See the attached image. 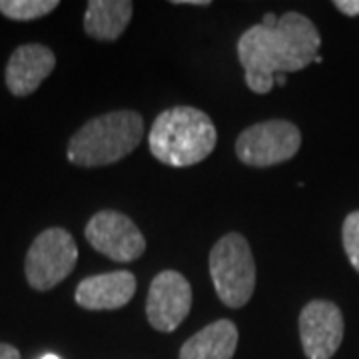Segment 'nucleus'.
Segmentation results:
<instances>
[{"label":"nucleus","mask_w":359,"mask_h":359,"mask_svg":"<svg viewBox=\"0 0 359 359\" xmlns=\"http://www.w3.org/2000/svg\"><path fill=\"white\" fill-rule=\"evenodd\" d=\"M321 36L316 25L299 13H285L278 25H254L238 40V58L245 84L256 94L273 90L276 74L297 72L316 62Z\"/></svg>","instance_id":"f257e3e1"},{"label":"nucleus","mask_w":359,"mask_h":359,"mask_svg":"<svg viewBox=\"0 0 359 359\" xmlns=\"http://www.w3.org/2000/svg\"><path fill=\"white\" fill-rule=\"evenodd\" d=\"M218 132L212 118L194 106H174L156 118L148 134L150 152L172 168L200 164L214 152Z\"/></svg>","instance_id":"f03ea898"},{"label":"nucleus","mask_w":359,"mask_h":359,"mask_svg":"<svg viewBox=\"0 0 359 359\" xmlns=\"http://www.w3.org/2000/svg\"><path fill=\"white\" fill-rule=\"evenodd\" d=\"M144 136V120L134 110H116L88 120L68 142V160L100 168L132 154Z\"/></svg>","instance_id":"7ed1b4c3"},{"label":"nucleus","mask_w":359,"mask_h":359,"mask_svg":"<svg viewBox=\"0 0 359 359\" xmlns=\"http://www.w3.org/2000/svg\"><path fill=\"white\" fill-rule=\"evenodd\" d=\"M210 276L216 294L228 308H244L256 290V262L242 233L219 238L210 252Z\"/></svg>","instance_id":"20e7f679"},{"label":"nucleus","mask_w":359,"mask_h":359,"mask_svg":"<svg viewBox=\"0 0 359 359\" xmlns=\"http://www.w3.org/2000/svg\"><path fill=\"white\" fill-rule=\"evenodd\" d=\"M78 248L70 231L48 228L36 236L26 254V280L30 287L48 292L76 268Z\"/></svg>","instance_id":"39448f33"},{"label":"nucleus","mask_w":359,"mask_h":359,"mask_svg":"<svg viewBox=\"0 0 359 359\" xmlns=\"http://www.w3.org/2000/svg\"><path fill=\"white\" fill-rule=\"evenodd\" d=\"M302 148V132L287 120H268L245 128L236 142L240 162L252 168H269L292 160Z\"/></svg>","instance_id":"423d86ee"},{"label":"nucleus","mask_w":359,"mask_h":359,"mask_svg":"<svg viewBox=\"0 0 359 359\" xmlns=\"http://www.w3.org/2000/svg\"><path fill=\"white\" fill-rule=\"evenodd\" d=\"M84 236L96 252L120 264L134 262L146 252V240L138 226L114 210L94 214L86 224Z\"/></svg>","instance_id":"0eeeda50"},{"label":"nucleus","mask_w":359,"mask_h":359,"mask_svg":"<svg viewBox=\"0 0 359 359\" xmlns=\"http://www.w3.org/2000/svg\"><path fill=\"white\" fill-rule=\"evenodd\" d=\"M192 309L190 282L174 269H164L156 276L146 299V316L156 332L170 334L188 318Z\"/></svg>","instance_id":"6e6552de"},{"label":"nucleus","mask_w":359,"mask_h":359,"mask_svg":"<svg viewBox=\"0 0 359 359\" xmlns=\"http://www.w3.org/2000/svg\"><path fill=\"white\" fill-rule=\"evenodd\" d=\"M344 316L334 302L313 299L299 313V339L308 359H332L344 341Z\"/></svg>","instance_id":"1a4fd4ad"},{"label":"nucleus","mask_w":359,"mask_h":359,"mask_svg":"<svg viewBox=\"0 0 359 359\" xmlns=\"http://www.w3.org/2000/svg\"><path fill=\"white\" fill-rule=\"evenodd\" d=\"M136 294V276L128 269L90 276L78 283L76 304L90 311L124 308Z\"/></svg>","instance_id":"9d476101"},{"label":"nucleus","mask_w":359,"mask_h":359,"mask_svg":"<svg viewBox=\"0 0 359 359\" xmlns=\"http://www.w3.org/2000/svg\"><path fill=\"white\" fill-rule=\"evenodd\" d=\"M56 66L54 52L44 44H22L6 65V86L14 96H30L50 76Z\"/></svg>","instance_id":"9b49d317"},{"label":"nucleus","mask_w":359,"mask_h":359,"mask_svg":"<svg viewBox=\"0 0 359 359\" xmlns=\"http://www.w3.org/2000/svg\"><path fill=\"white\" fill-rule=\"evenodd\" d=\"M238 327L230 320H218L180 347V359H231L238 349Z\"/></svg>","instance_id":"f8f14e48"},{"label":"nucleus","mask_w":359,"mask_h":359,"mask_svg":"<svg viewBox=\"0 0 359 359\" xmlns=\"http://www.w3.org/2000/svg\"><path fill=\"white\" fill-rule=\"evenodd\" d=\"M132 11L134 4L130 0H90L84 14V30L92 39L114 42L124 34Z\"/></svg>","instance_id":"ddd939ff"},{"label":"nucleus","mask_w":359,"mask_h":359,"mask_svg":"<svg viewBox=\"0 0 359 359\" xmlns=\"http://www.w3.org/2000/svg\"><path fill=\"white\" fill-rule=\"evenodd\" d=\"M58 8V0H0V13L13 20H34Z\"/></svg>","instance_id":"4468645a"},{"label":"nucleus","mask_w":359,"mask_h":359,"mask_svg":"<svg viewBox=\"0 0 359 359\" xmlns=\"http://www.w3.org/2000/svg\"><path fill=\"white\" fill-rule=\"evenodd\" d=\"M341 240L349 264L355 268V271H359V212H351L346 218Z\"/></svg>","instance_id":"2eb2a0df"},{"label":"nucleus","mask_w":359,"mask_h":359,"mask_svg":"<svg viewBox=\"0 0 359 359\" xmlns=\"http://www.w3.org/2000/svg\"><path fill=\"white\" fill-rule=\"evenodd\" d=\"M334 6L346 16H359V0H335Z\"/></svg>","instance_id":"dca6fc26"},{"label":"nucleus","mask_w":359,"mask_h":359,"mask_svg":"<svg viewBox=\"0 0 359 359\" xmlns=\"http://www.w3.org/2000/svg\"><path fill=\"white\" fill-rule=\"evenodd\" d=\"M0 359H20V351L11 344H0Z\"/></svg>","instance_id":"f3484780"},{"label":"nucleus","mask_w":359,"mask_h":359,"mask_svg":"<svg viewBox=\"0 0 359 359\" xmlns=\"http://www.w3.org/2000/svg\"><path fill=\"white\" fill-rule=\"evenodd\" d=\"M174 4H192V6H210V0H176Z\"/></svg>","instance_id":"a211bd4d"},{"label":"nucleus","mask_w":359,"mask_h":359,"mask_svg":"<svg viewBox=\"0 0 359 359\" xmlns=\"http://www.w3.org/2000/svg\"><path fill=\"white\" fill-rule=\"evenodd\" d=\"M262 25L268 26V28H273V26L278 25V16L276 14H266L264 20H262Z\"/></svg>","instance_id":"6ab92c4d"},{"label":"nucleus","mask_w":359,"mask_h":359,"mask_svg":"<svg viewBox=\"0 0 359 359\" xmlns=\"http://www.w3.org/2000/svg\"><path fill=\"white\" fill-rule=\"evenodd\" d=\"M273 82H276V84H285V74H276Z\"/></svg>","instance_id":"aec40b11"},{"label":"nucleus","mask_w":359,"mask_h":359,"mask_svg":"<svg viewBox=\"0 0 359 359\" xmlns=\"http://www.w3.org/2000/svg\"><path fill=\"white\" fill-rule=\"evenodd\" d=\"M40 359H60L58 355H54V353H46L44 358H40Z\"/></svg>","instance_id":"412c9836"}]
</instances>
